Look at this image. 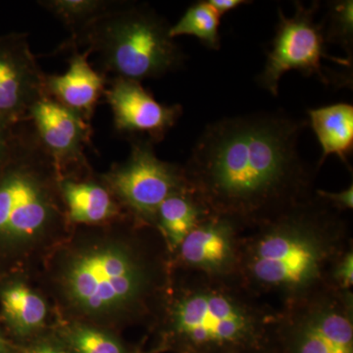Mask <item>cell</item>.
Wrapping results in <instances>:
<instances>
[{
    "instance_id": "6da1fadb",
    "label": "cell",
    "mask_w": 353,
    "mask_h": 353,
    "mask_svg": "<svg viewBox=\"0 0 353 353\" xmlns=\"http://www.w3.org/2000/svg\"><path fill=\"white\" fill-rule=\"evenodd\" d=\"M308 126L283 111H261L210 123L183 167L192 194L209 214L243 232L314 194L319 167L299 152Z\"/></svg>"
},
{
    "instance_id": "7a4b0ae2",
    "label": "cell",
    "mask_w": 353,
    "mask_h": 353,
    "mask_svg": "<svg viewBox=\"0 0 353 353\" xmlns=\"http://www.w3.org/2000/svg\"><path fill=\"white\" fill-rule=\"evenodd\" d=\"M343 213L313 196L243 233L239 279L254 296L280 307L330 287L341 257L353 250ZM271 304V303H270Z\"/></svg>"
},
{
    "instance_id": "3957f363",
    "label": "cell",
    "mask_w": 353,
    "mask_h": 353,
    "mask_svg": "<svg viewBox=\"0 0 353 353\" xmlns=\"http://www.w3.org/2000/svg\"><path fill=\"white\" fill-rule=\"evenodd\" d=\"M165 306V331L192 353L259 348L276 336L279 309L239 280H222L183 271Z\"/></svg>"
},
{
    "instance_id": "277c9868",
    "label": "cell",
    "mask_w": 353,
    "mask_h": 353,
    "mask_svg": "<svg viewBox=\"0 0 353 353\" xmlns=\"http://www.w3.org/2000/svg\"><path fill=\"white\" fill-rule=\"evenodd\" d=\"M165 264L134 241H99L70 253L60 285L69 303L88 317L139 315L163 296L170 280Z\"/></svg>"
},
{
    "instance_id": "5b68a950",
    "label": "cell",
    "mask_w": 353,
    "mask_h": 353,
    "mask_svg": "<svg viewBox=\"0 0 353 353\" xmlns=\"http://www.w3.org/2000/svg\"><path fill=\"white\" fill-rule=\"evenodd\" d=\"M170 29L167 20L148 4L119 1L69 41L87 46L106 77L141 83L185 65V53L171 38Z\"/></svg>"
},
{
    "instance_id": "8992f818",
    "label": "cell",
    "mask_w": 353,
    "mask_h": 353,
    "mask_svg": "<svg viewBox=\"0 0 353 353\" xmlns=\"http://www.w3.org/2000/svg\"><path fill=\"white\" fill-rule=\"evenodd\" d=\"M59 201L57 171L26 121L17 152L0 171V239L36 240L61 222Z\"/></svg>"
},
{
    "instance_id": "52a82bcc",
    "label": "cell",
    "mask_w": 353,
    "mask_h": 353,
    "mask_svg": "<svg viewBox=\"0 0 353 353\" xmlns=\"http://www.w3.org/2000/svg\"><path fill=\"white\" fill-rule=\"evenodd\" d=\"M279 309L276 336L289 353H353V292L327 288Z\"/></svg>"
},
{
    "instance_id": "ba28073f",
    "label": "cell",
    "mask_w": 353,
    "mask_h": 353,
    "mask_svg": "<svg viewBox=\"0 0 353 353\" xmlns=\"http://www.w3.org/2000/svg\"><path fill=\"white\" fill-rule=\"evenodd\" d=\"M294 7L296 11L292 16H285L279 8L275 37L267 53L264 68L255 79L257 85L273 97H278L282 77L292 70L303 76H316L322 83H329L332 75L325 71L323 59L352 69V62L345 57H332L327 52L323 24L316 22L319 2L307 6L296 1Z\"/></svg>"
},
{
    "instance_id": "9c48e42d",
    "label": "cell",
    "mask_w": 353,
    "mask_h": 353,
    "mask_svg": "<svg viewBox=\"0 0 353 353\" xmlns=\"http://www.w3.org/2000/svg\"><path fill=\"white\" fill-rule=\"evenodd\" d=\"M126 161L114 165L104 183L118 202L139 220L155 224L158 208L168 197L190 190L183 167L157 157L148 139H130Z\"/></svg>"
},
{
    "instance_id": "30bf717a",
    "label": "cell",
    "mask_w": 353,
    "mask_h": 353,
    "mask_svg": "<svg viewBox=\"0 0 353 353\" xmlns=\"http://www.w3.org/2000/svg\"><path fill=\"white\" fill-rule=\"evenodd\" d=\"M27 121L58 178L88 171L85 150L92 138L90 122L48 97L34 104Z\"/></svg>"
},
{
    "instance_id": "8fae6325",
    "label": "cell",
    "mask_w": 353,
    "mask_h": 353,
    "mask_svg": "<svg viewBox=\"0 0 353 353\" xmlns=\"http://www.w3.org/2000/svg\"><path fill=\"white\" fill-rule=\"evenodd\" d=\"M104 99L118 134L148 139L153 145L163 141L183 112L181 104L160 103L141 83L127 79H109Z\"/></svg>"
},
{
    "instance_id": "7c38bea8",
    "label": "cell",
    "mask_w": 353,
    "mask_h": 353,
    "mask_svg": "<svg viewBox=\"0 0 353 353\" xmlns=\"http://www.w3.org/2000/svg\"><path fill=\"white\" fill-rule=\"evenodd\" d=\"M243 233L233 221L209 214L179 246L175 252L176 262L183 271L222 280L240 281Z\"/></svg>"
},
{
    "instance_id": "4fadbf2b",
    "label": "cell",
    "mask_w": 353,
    "mask_h": 353,
    "mask_svg": "<svg viewBox=\"0 0 353 353\" xmlns=\"http://www.w3.org/2000/svg\"><path fill=\"white\" fill-rule=\"evenodd\" d=\"M44 75L27 34L0 36V119L11 124L26 122L34 104L46 97Z\"/></svg>"
},
{
    "instance_id": "5bb4252c",
    "label": "cell",
    "mask_w": 353,
    "mask_h": 353,
    "mask_svg": "<svg viewBox=\"0 0 353 353\" xmlns=\"http://www.w3.org/2000/svg\"><path fill=\"white\" fill-rule=\"evenodd\" d=\"M67 43L72 50L68 69L63 74L44 75V94L90 122L97 104L104 97L109 79L90 64L88 50L81 52L75 43Z\"/></svg>"
},
{
    "instance_id": "9a60e30c",
    "label": "cell",
    "mask_w": 353,
    "mask_h": 353,
    "mask_svg": "<svg viewBox=\"0 0 353 353\" xmlns=\"http://www.w3.org/2000/svg\"><path fill=\"white\" fill-rule=\"evenodd\" d=\"M58 190L72 222L97 225L119 214V202L104 182L62 176L58 178Z\"/></svg>"
},
{
    "instance_id": "2e32d148",
    "label": "cell",
    "mask_w": 353,
    "mask_h": 353,
    "mask_svg": "<svg viewBox=\"0 0 353 353\" xmlns=\"http://www.w3.org/2000/svg\"><path fill=\"white\" fill-rule=\"evenodd\" d=\"M309 125L322 148L319 165L331 155L340 158L350 168L353 150V106L340 102L331 105L309 109Z\"/></svg>"
},
{
    "instance_id": "e0dca14e",
    "label": "cell",
    "mask_w": 353,
    "mask_h": 353,
    "mask_svg": "<svg viewBox=\"0 0 353 353\" xmlns=\"http://www.w3.org/2000/svg\"><path fill=\"white\" fill-rule=\"evenodd\" d=\"M209 215L192 190L179 192L158 208L155 226L163 236L172 253H175L188 234Z\"/></svg>"
},
{
    "instance_id": "ac0fdd59",
    "label": "cell",
    "mask_w": 353,
    "mask_h": 353,
    "mask_svg": "<svg viewBox=\"0 0 353 353\" xmlns=\"http://www.w3.org/2000/svg\"><path fill=\"white\" fill-rule=\"evenodd\" d=\"M4 314L16 331L29 334L43 326L46 317V303L24 285H10L1 294Z\"/></svg>"
},
{
    "instance_id": "d6986e66",
    "label": "cell",
    "mask_w": 353,
    "mask_h": 353,
    "mask_svg": "<svg viewBox=\"0 0 353 353\" xmlns=\"http://www.w3.org/2000/svg\"><path fill=\"white\" fill-rule=\"evenodd\" d=\"M111 0H43L39 6L57 17L76 39L95 20L117 6Z\"/></svg>"
},
{
    "instance_id": "ffe728a7",
    "label": "cell",
    "mask_w": 353,
    "mask_h": 353,
    "mask_svg": "<svg viewBox=\"0 0 353 353\" xmlns=\"http://www.w3.org/2000/svg\"><path fill=\"white\" fill-rule=\"evenodd\" d=\"M221 17L212 6L206 1H197L185 10L180 20L171 26L170 36H192L212 50H219Z\"/></svg>"
},
{
    "instance_id": "44dd1931",
    "label": "cell",
    "mask_w": 353,
    "mask_h": 353,
    "mask_svg": "<svg viewBox=\"0 0 353 353\" xmlns=\"http://www.w3.org/2000/svg\"><path fill=\"white\" fill-rule=\"evenodd\" d=\"M327 43L336 44L345 51L352 63L353 55V1L339 0L328 3L326 18L322 22Z\"/></svg>"
},
{
    "instance_id": "7402d4cb",
    "label": "cell",
    "mask_w": 353,
    "mask_h": 353,
    "mask_svg": "<svg viewBox=\"0 0 353 353\" xmlns=\"http://www.w3.org/2000/svg\"><path fill=\"white\" fill-rule=\"evenodd\" d=\"M72 347L78 353H125L115 339L99 330L78 327L70 336Z\"/></svg>"
},
{
    "instance_id": "603a6c76",
    "label": "cell",
    "mask_w": 353,
    "mask_h": 353,
    "mask_svg": "<svg viewBox=\"0 0 353 353\" xmlns=\"http://www.w3.org/2000/svg\"><path fill=\"white\" fill-rule=\"evenodd\" d=\"M23 134V122L11 124L0 119V171L6 166L19 148Z\"/></svg>"
},
{
    "instance_id": "cb8c5ba5",
    "label": "cell",
    "mask_w": 353,
    "mask_h": 353,
    "mask_svg": "<svg viewBox=\"0 0 353 353\" xmlns=\"http://www.w3.org/2000/svg\"><path fill=\"white\" fill-rule=\"evenodd\" d=\"M353 250L345 252L334 265L330 277V287L340 290H352Z\"/></svg>"
},
{
    "instance_id": "d4e9b609",
    "label": "cell",
    "mask_w": 353,
    "mask_h": 353,
    "mask_svg": "<svg viewBox=\"0 0 353 353\" xmlns=\"http://www.w3.org/2000/svg\"><path fill=\"white\" fill-rule=\"evenodd\" d=\"M316 196L321 197L332 208L340 212L352 210L353 208V185H350L345 190L339 192H328L324 190H315Z\"/></svg>"
},
{
    "instance_id": "484cf974",
    "label": "cell",
    "mask_w": 353,
    "mask_h": 353,
    "mask_svg": "<svg viewBox=\"0 0 353 353\" xmlns=\"http://www.w3.org/2000/svg\"><path fill=\"white\" fill-rule=\"evenodd\" d=\"M208 1L216 12L219 14L220 17L238 7L252 3V1H246V0H208Z\"/></svg>"
},
{
    "instance_id": "4316f807",
    "label": "cell",
    "mask_w": 353,
    "mask_h": 353,
    "mask_svg": "<svg viewBox=\"0 0 353 353\" xmlns=\"http://www.w3.org/2000/svg\"><path fill=\"white\" fill-rule=\"evenodd\" d=\"M31 353H66L62 352L59 348L51 347V345H41V347L34 348Z\"/></svg>"
},
{
    "instance_id": "83f0119b",
    "label": "cell",
    "mask_w": 353,
    "mask_h": 353,
    "mask_svg": "<svg viewBox=\"0 0 353 353\" xmlns=\"http://www.w3.org/2000/svg\"><path fill=\"white\" fill-rule=\"evenodd\" d=\"M0 353H7L6 345L1 338H0Z\"/></svg>"
}]
</instances>
